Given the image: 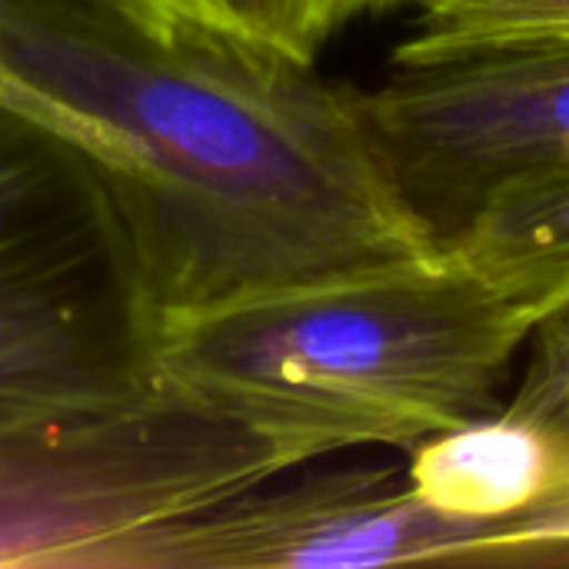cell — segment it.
Here are the masks:
<instances>
[{
  "label": "cell",
  "mask_w": 569,
  "mask_h": 569,
  "mask_svg": "<svg viewBox=\"0 0 569 569\" xmlns=\"http://www.w3.org/2000/svg\"><path fill=\"white\" fill-rule=\"evenodd\" d=\"M0 97L110 187L167 317L443 253L357 87L133 0H0Z\"/></svg>",
  "instance_id": "1"
},
{
  "label": "cell",
  "mask_w": 569,
  "mask_h": 569,
  "mask_svg": "<svg viewBox=\"0 0 569 569\" xmlns=\"http://www.w3.org/2000/svg\"><path fill=\"white\" fill-rule=\"evenodd\" d=\"M533 317L447 253L167 317L157 373L290 470L503 407Z\"/></svg>",
  "instance_id": "2"
},
{
  "label": "cell",
  "mask_w": 569,
  "mask_h": 569,
  "mask_svg": "<svg viewBox=\"0 0 569 569\" xmlns=\"http://www.w3.org/2000/svg\"><path fill=\"white\" fill-rule=\"evenodd\" d=\"M137 240L63 133L0 97V423L77 417L160 390Z\"/></svg>",
  "instance_id": "3"
},
{
  "label": "cell",
  "mask_w": 569,
  "mask_h": 569,
  "mask_svg": "<svg viewBox=\"0 0 569 569\" xmlns=\"http://www.w3.org/2000/svg\"><path fill=\"white\" fill-rule=\"evenodd\" d=\"M290 467L170 387L77 417L0 423V567L90 569L143 527L207 510Z\"/></svg>",
  "instance_id": "4"
},
{
  "label": "cell",
  "mask_w": 569,
  "mask_h": 569,
  "mask_svg": "<svg viewBox=\"0 0 569 569\" xmlns=\"http://www.w3.org/2000/svg\"><path fill=\"white\" fill-rule=\"evenodd\" d=\"M413 563L543 567L527 517L453 520L403 467L303 463L207 510L107 543L90 569H377Z\"/></svg>",
  "instance_id": "5"
},
{
  "label": "cell",
  "mask_w": 569,
  "mask_h": 569,
  "mask_svg": "<svg viewBox=\"0 0 569 569\" xmlns=\"http://www.w3.org/2000/svg\"><path fill=\"white\" fill-rule=\"evenodd\" d=\"M357 107L400 197L443 247L490 197L569 170V40L390 57Z\"/></svg>",
  "instance_id": "6"
},
{
  "label": "cell",
  "mask_w": 569,
  "mask_h": 569,
  "mask_svg": "<svg viewBox=\"0 0 569 569\" xmlns=\"http://www.w3.org/2000/svg\"><path fill=\"white\" fill-rule=\"evenodd\" d=\"M403 473L433 510L473 523L517 520L557 490L547 440L507 407L423 440L407 453Z\"/></svg>",
  "instance_id": "7"
},
{
  "label": "cell",
  "mask_w": 569,
  "mask_h": 569,
  "mask_svg": "<svg viewBox=\"0 0 569 569\" xmlns=\"http://www.w3.org/2000/svg\"><path fill=\"white\" fill-rule=\"evenodd\" d=\"M533 323L569 303V170L490 197L440 247Z\"/></svg>",
  "instance_id": "8"
},
{
  "label": "cell",
  "mask_w": 569,
  "mask_h": 569,
  "mask_svg": "<svg viewBox=\"0 0 569 569\" xmlns=\"http://www.w3.org/2000/svg\"><path fill=\"white\" fill-rule=\"evenodd\" d=\"M520 353L527 360L503 407L527 420L557 460V490L530 520L553 550V567H569V303L530 327Z\"/></svg>",
  "instance_id": "9"
},
{
  "label": "cell",
  "mask_w": 569,
  "mask_h": 569,
  "mask_svg": "<svg viewBox=\"0 0 569 569\" xmlns=\"http://www.w3.org/2000/svg\"><path fill=\"white\" fill-rule=\"evenodd\" d=\"M390 57H437L490 43L569 40V0H407Z\"/></svg>",
  "instance_id": "10"
},
{
  "label": "cell",
  "mask_w": 569,
  "mask_h": 569,
  "mask_svg": "<svg viewBox=\"0 0 569 569\" xmlns=\"http://www.w3.org/2000/svg\"><path fill=\"white\" fill-rule=\"evenodd\" d=\"M163 17L277 47L317 63L320 43L310 23V0H133Z\"/></svg>",
  "instance_id": "11"
},
{
  "label": "cell",
  "mask_w": 569,
  "mask_h": 569,
  "mask_svg": "<svg viewBox=\"0 0 569 569\" xmlns=\"http://www.w3.org/2000/svg\"><path fill=\"white\" fill-rule=\"evenodd\" d=\"M407 0H310V23H313V37L320 43V50L327 47V40L343 30L353 20L363 17H377V13H390L397 7H403Z\"/></svg>",
  "instance_id": "12"
}]
</instances>
